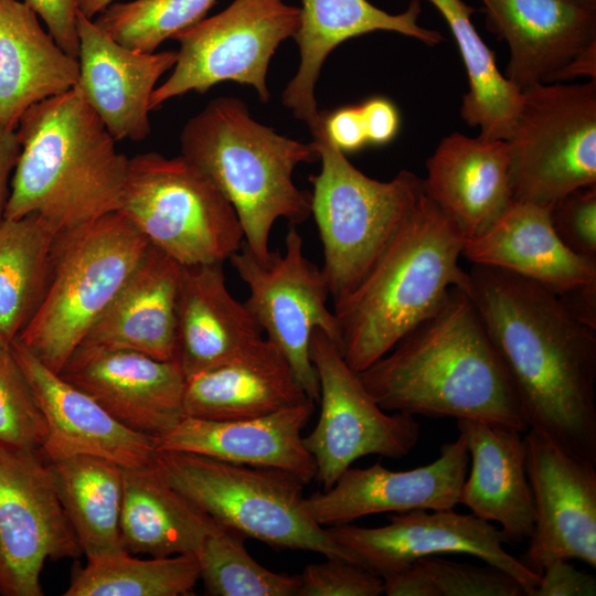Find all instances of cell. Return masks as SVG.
Returning a JSON list of instances; mask_svg holds the SVG:
<instances>
[{
  "label": "cell",
  "instance_id": "6da1fadb",
  "mask_svg": "<svg viewBox=\"0 0 596 596\" xmlns=\"http://www.w3.org/2000/svg\"><path fill=\"white\" fill-rule=\"evenodd\" d=\"M470 291L519 394L529 429L596 462V329L550 288L472 265Z\"/></svg>",
  "mask_w": 596,
  "mask_h": 596
},
{
  "label": "cell",
  "instance_id": "7a4b0ae2",
  "mask_svg": "<svg viewBox=\"0 0 596 596\" xmlns=\"http://www.w3.org/2000/svg\"><path fill=\"white\" fill-rule=\"evenodd\" d=\"M358 375L390 413L529 429L517 389L472 298L457 287Z\"/></svg>",
  "mask_w": 596,
  "mask_h": 596
},
{
  "label": "cell",
  "instance_id": "3957f363",
  "mask_svg": "<svg viewBox=\"0 0 596 596\" xmlns=\"http://www.w3.org/2000/svg\"><path fill=\"white\" fill-rule=\"evenodd\" d=\"M3 220L38 214L55 234L120 210L129 158L78 89L31 106Z\"/></svg>",
  "mask_w": 596,
  "mask_h": 596
},
{
  "label": "cell",
  "instance_id": "277c9868",
  "mask_svg": "<svg viewBox=\"0 0 596 596\" xmlns=\"http://www.w3.org/2000/svg\"><path fill=\"white\" fill-rule=\"evenodd\" d=\"M465 240L423 192L360 284L333 304L339 349L353 371L385 355L451 288L469 294L470 275L459 264Z\"/></svg>",
  "mask_w": 596,
  "mask_h": 596
},
{
  "label": "cell",
  "instance_id": "5b68a950",
  "mask_svg": "<svg viewBox=\"0 0 596 596\" xmlns=\"http://www.w3.org/2000/svg\"><path fill=\"white\" fill-rule=\"evenodd\" d=\"M180 146L181 156L231 203L244 244L259 260L272 252L277 220L298 225L311 216L310 194L296 187L292 173L298 164L319 160L316 147L257 123L241 99H212L183 126Z\"/></svg>",
  "mask_w": 596,
  "mask_h": 596
},
{
  "label": "cell",
  "instance_id": "8992f818",
  "mask_svg": "<svg viewBox=\"0 0 596 596\" xmlns=\"http://www.w3.org/2000/svg\"><path fill=\"white\" fill-rule=\"evenodd\" d=\"M148 246L120 211L57 233L45 294L17 340L60 373Z\"/></svg>",
  "mask_w": 596,
  "mask_h": 596
},
{
  "label": "cell",
  "instance_id": "52a82bcc",
  "mask_svg": "<svg viewBox=\"0 0 596 596\" xmlns=\"http://www.w3.org/2000/svg\"><path fill=\"white\" fill-rule=\"evenodd\" d=\"M321 168L310 175V212L322 244L321 272L333 304L363 279L424 192L408 170L389 181L356 169L328 139L322 119L310 129Z\"/></svg>",
  "mask_w": 596,
  "mask_h": 596
},
{
  "label": "cell",
  "instance_id": "ba28073f",
  "mask_svg": "<svg viewBox=\"0 0 596 596\" xmlns=\"http://www.w3.org/2000/svg\"><path fill=\"white\" fill-rule=\"evenodd\" d=\"M152 467L216 523L245 539L347 558L306 512V485L289 472L168 450L156 453Z\"/></svg>",
  "mask_w": 596,
  "mask_h": 596
},
{
  "label": "cell",
  "instance_id": "9c48e42d",
  "mask_svg": "<svg viewBox=\"0 0 596 596\" xmlns=\"http://www.w3.org/2000/svg\"><path fill=\"white\" fill-rule=\"evenodd\" d=\"M119 211L149 244L182 266L223 264L244 243L231 203L181 155L129 158Z\"/></svg>",
  "mask_w": 596,
  "mask_h": 596
},
{
  "label": "cell",
  "instance_id": "30bf717a",
  "mask_svg": "<svg viewBox=\"0 0 596 596\" xmlns=\"http://www.w3.org/2000/svg\"><path fill=\"white\" fill-rule=\"evenodd\" d=\"M505 141L515 201L552 207L596 185V79L523 89Z\"/></svg>",
  "mask_w": 596,
  "mask_h": 596
},
{
  "label": "cell",
  "instance_id": "8fae6325",
  "mask_svg": "<svg viewBox=\"0 0 596 596\" xmlns=\"http://www.w3.org/2000/svg\"><path fill=\"white\" fill-rule=\"evenodd\" d=\"M299 15V8L283 0H233L181 31L173 38L180 44L173 71L155 88L150 110L190 91L204 94L224 81L254 87L266 103L269 61L279 44L295 35Z\"/></svg>",
  "mask_w": 596,
  "mask_h": 596
},
{
  "label": "cell",
  "instance_id": "7c38bea8",
  "mask_svg": "<svg viewBox=\"0 0 596 596\" xmlns=\"http://www.w3.org/2000/svg\"><path fill=\"white\" fill-rule=\"evenodd\" d=\"M289 225L284 252L272 251L262 262L243 243L230 262L248 288L244 304L265 338L284 354L307 396L318 403L310 340L319 329L339 347V328L327 304L330 294L321 268L305 256L297 225Z\"/></svg>",
  "mask_w": 596,
  "mask_h": 596
},
{
  "label": "cell",
  "instance_id": "4fadbf2b",
  "mask_svg": "<svg viewBox=\"0 0 596 596\" xmlns=\"http://www.w3.org/2000/svg\"><path fill=\"white\" fill-rule=\"evenodd\" d=\"M310 359L319 380L320 414L304 443L323 490L363 456L400 459L411 453L419 438L415 417L381 408L322 330L311 337Z\"/></svg>",
  "mask_w": 596,
  "mask_h": 596
},
{
  "label": "cell",
  "instance_id": "5bb4252c",
  "mask_svg": "<svg viewBox=\"0 0 596 596\" xmlns=\"http://www.w3.org/2000/svg\"><path fill=\"white\" fill-rule=\"evenodd\" d=\"M83 551L41 450L0 446V594L42 596L46 560Z\"/></svg>",
  "mask_w": 596,
  "mask_h": 596
},
{
  "label": "cell",
  "instance_id": "9a60e30c",
  "mask_svg": "<svg viewBox=\"0 0 596 596\" xmlns=\"http://www.w3.org/2000/svg\"><path fill=\"white\" fill-rule=\"evenodd\" d=\"M387 519L389 524L376 528L345 523L324 529L347 560L382 578L427 556L468 554L511 575L526 596H534L540 575L504 549L508 541L492 522L454 509H416Z\"/></svg>",
  "mask_w": 596,
  "mask_h": 596
},
{
  "label": "cell",
  "instance_id": "2e32d148",
  "mask_svg": "<svg viewBox=\"0 0 596 596\" xmlns=\"http://www.w3.org/2000/svg\"><path fill=\"white\" fill-rule=\"evenodd\" d=\"M534 530L522 563L541 574L555 558L596 567V462L570 454L532 429L523 436Z\"/></svg>",
  "mask_w": 596,
  "mask_h": 596
},
{
  "label": "cell",
  "instance_id": "e0dca14e",
  "mask_svg": "<svg viewBox=\"0 0 596 596\" xmlns=\"http://www.w3.org/2000/svg\"><path fill=\"white\" fill-rule=\"evenodd\" d=\"M58 374L143 435L158 438L185 416V375L177 361L82 343Z\"/></svg>",
  "mask_w": 596,
  "mask_h": 596
},
{
  "label": "cell",
  "instance_id": "ac0fdd59",
  "mask_svg": "<svg viewBox=\"0 0 596 596\" xmlns=\"http://www.w3.org/2000/svg\"><path fill=\"white\" fill-rule=\"evenodd\" d=\"M468 465L466 440L459 433L425 466L401 471L390 470L381 461L366 468L350 467L330 489L305 497L304 508L323 528L372 514L454 509Z\"/></svg>",
  "mask_w": 596,
  "mask_h": 596
},
{
  "label": "cell",
  "instance_id": "d6986e66",
  "mask_svg": "<svg viewBox=\"0 0 596 596\" xmlns=\"http://www.w3.org/2000/svg\"><path fill=\"white\" fill-rule=\"evenodd\" d=\"M489 31L505 41V77L521 91L563 82L596 49V8L577 0H479Z\"/></svg>",
  "mask_w": 596,
  "mask_h": 596
},
{
  "label": "cell",
  "instance_id": "ffe728a7",
  "mask_svg": "<svg viewBox=\"0 0 596 596\" xmlns=\"http://www.w3.org/2000/svg\"><path fill=\"white\" fill-rule=\"evenodd\" d=\"M10 349L43 413L47 434L41 453L49 461L92 455L124 469L152 465L157 453L155 437L118 423L93 397L49 369L17 339Z\"/></svg>",
  "mask_w": 596,
  "mask_h": 596
},
{
  "label": "cell",
  "instance_id": "44dd1931",
  "mask_svg": "<svg viewBox=\"0 0 596 596\" xmlns=\"http://www.w3.org/2000/svg\"><path fill=\"white\" fill-rule=\"evenodd\" d=\"M75 87L118 141H141L150 134L149 104L159 78L173 68L177 52L145 53L128 49L81 11Z\"/></svg>",
  "mask_w": 596,
  "mask_h": 596
},
{
  "label": "cell",
  "instance_id": "7402d4cb",
  "mask_svg": "<svg viewBox=\"0 0 596 596\" xmlns=\"http://www.w3.org/2000/svg\"><path fill=\"white\" fill-rule=\"evenodd\" d=\"M307 400L268 415L212 421L184 416L173 428L156 438L157 451H183L223 461L284 470L306 486L316 478L313 457L304 443L302 430L315 412Z\"/></svg>",
  "mask_w": 596,
  "mask_h": 596
},
{
  "label": "cell",
  "instance_id": "603a6c76",
  "mask_svg": "<svg viewBox=\"0 0 596 596\" xmlns=\"http://www.w3.org/2000/svg\"><path fill=\"white\" fill-rule=\"evenodd\" d=\"M426 169L425 194L466 240L486 231L513 200L505 140L454 132L440 140Z\"/></svg>",
  "mask_w": 596,
  "mask_h": 596
},
{
  "label": "cell",
  "instance_id": "cb8c5ba5",
  "mask_svg": "<svg viewBox=\"0 0 596 596\" xmlns=\"http://www.w3.org/2000/svg\"><path fill=\"white\" fill-rule=\"evenodd\" d=\"M301 1L299 25L294 35L300 63L281 99L309 129L322 118L315 96L321 66L340 43L375 31L400 33L430 46L444 40L438 31L418 24L421 0H412L407 9L397 14L381 10L368 0Z\"/></svg>",
  "mask_w": 596,
  "mask_h": 596
},
{
  "label": "cell",
  "instance_id": "d4e9b609",
  "mask_svg": "<svg viewBox=\"0 0 596 596\" xmlns=\"http://www.w3.org/2000/svg\"><path fill=\"white\" fill-rule=\"evenodd\" d=\"M551 207L512 200L481 234L465 240L472 265L504 269L556 294L596 281V258L579 256L556 235Z\"/></svg>",
  "mask_w": 596,
  "mask_h": 596
},
{
  "label": "cell",
  "instance_id": "484cf974",
  "mask_svg": "<svg viewBox=\"0 0 596 596\" xmlns=\"http://www.w3.org/2000/svg\"><path fill=\"white\" fill-rule=\"evenodd\" d=\"M457 428L471 462L458 504L479 519L496 522L508 543L529 540L534 530V503L523 433L475 419H457Z\"/></svg>",
  "mask_w": 596,
  "mask_h": 596
},
{
  "label": "cell",
  "instance_id": "4316f807",
  "mask_svg": "<svg viewBox=\"0 0 596 596\" xmlns=\"http://www.w3.org/2000/svg\"><path fill=\"white\" fill-rule=\"evenodd\" d=\"M182 265L149 244L82 343L175 361V309Z\"/></svg>",
  "mask_w": 596,
  "mask_h": 596
},
{
  "label": "cell",
  "instance_id": "83f0119b",
  "mask_svg": "<svg viewBox=\"0 0 596 596\" xmlns=\"http://www.w3.org/2000/svg\"><path fill=\"white\" fill-rule=\"evenodd\" d=\"M177 356L185 377L217 366L264 338L230 292L223 264L182 266L175 309Z\"/></svg>",
  "mask_w": 596,
  "mask_h": 596
},
{
  "label": "cell",
  "instance_id": "f1b7e54d",
  "mask_svg": "<svg viewBox=\"0 0 596 596\" xmlns=\"http://www.w3.org/2000/svg\"><path fill=\"white\" fill-rule=\"evenodd\" d=\"M307 400L284 354L264 337L231 360L187 376L183 407L185 416L235 421Z\"/></svg>",
  "mask_w": 596,
  "mask_h": 596
},
{
  "label": "cell",
  "instance_id": "f546056e",
  "mask_svg": "<svg viewBox=\"0 0 596 596\" xmlns=\"http://www.w3.org/2000/svg\"><path fill=\"white\" fill-rule=\"evenodd\" d=\"M77 58L64 52L23 1L0 0V123L17 129L33 105L73 88Z\"/></svg>",
  "mask_w": 596,
  "mask_h": 596
},
{
  "label": "cell",
  "instance_id": "4dcf8cb0",
  "mask_svg": "<svg viewBox=\"0 0 596 596\" xmlns=\"http://www.w3.org/2000/svg\"><path fill=\"white\" fill-rule=\"evenodd\" d=\"M217 523L168 485L152 465L123 468L120 539L130 554H196Z\"/></svg>",
  "mask_w": 596,
  "mask_h": 596
},
{
  "label": "cell",
  "instance_id": "1f68e13d",
  "mask_svg": "<svg viewBox=\"0 0 596 596\" xmlns=\"http://www.w3.org/2000/svg\"><path fill=\"white\" fill-rule=\"evenodd\" d=\"M60 501L87 560L125 550L120 539L123 468L73 455L50 461Z\"/></svg>",
  "mask_w": 596,
  "mask_h": 596
},
{
  "label": "cell",
  "instance_id": "d6a6232c",
  "mask_svg": "<svg viewBox=\"0 0 596 596\" xmlns=\"http://www.w3.org/2000/svg\"><path fill=\"white\" fill-rule=\"evenodd\" d=\"M446 21L462 58L468 91L462 97L460 116L480 129L483 139L505 140L518 115L522 91L503 75L494 52L476 30L475 9L464 0H427Z\"/></svg>",
  "mask_w": 596,
  "mask_h": 596
},
{
  "label": "cell",
  "instance_id": "836d02e7",
  "mask_svg": "<svg viewBox=\"0 0 596 596\" xmlns=\"http://www.w3.org/2000/svg\"><path fill=\"white\" fill-rule=\"evenodd\" d=\"M54 231L38 214L0 224V345L10 347L46 290Z\"/></svg>",
  "mask_w": 596,
  "mask_h": 596
},
{
  "label": "cell",
  "instance_id": "e575fe53",
  "mask_svg": "<svg viewBox=\"0 0 596 596\" xmlns=\"http://www.w3.org/2000/svg\"><path fill=\"white\" fill-rule=\"evenodd\" d=\"M200 579L195 554L139 558L126 550L87 560L64 596H183Z\"/></svg>",
  "mask_w": 596,
  "mask_h": 596
},
{
  "label": "cell",
  "instance_id": "d590c367",
  "mask_svg": "<svg viewBox=\"0 0 596 596\" xmlns=\"http://www.w3.org/2000/svg\"><path fill=\"white\" fill-rule=\"evenodd\" d=\"M241 534L217 523L195 554L212 596H297L298 575L273 572L246 550Z\"/></svg>",
  "mask_w": 596,
  "mask_h": 596
},
{
  "label": "cell",
  "instance_id": "8d00e7d4",
  "mask_svg": "<svg viewBox=\"0 0 596 596\" xmlns=\"http://www.w3.org/2000/svg\"><path fill=\"white\" fill-rule=\"evenodd\" d=\"M433 555L383 578L387 596H526L505 572Z\"/></svg>",
  "mask_w": 596,
  "mask_h": 596
},
{
  "label": "cell",
  "instance_id": "74e56055",
  "mask_svg": "<svg viewBox=\"0 0 596 596\" xmlns=\"http://www.w3.org/2000/svg\"><path fill=\"white\" fill-rule=\"evenodd\" d=\"M216 0H132L111 3L94 21L117 43L145 53L205 18Z\"/></svg>",
  "mask_w": 596,
  "mask_h": 596
},
{
  "label": "cell",
  "instance_id": "f35d334b",
  "mask_svg": "<svg viewBox=\"0 0 596 596\" xmlns=\"http://www.w3.org/2000/svg\"><path fill=\"white\" fill-rule=\"evenodd\" d=\"M46 434L32 387L10 347L0 345V446L41 450Z\"/></svg>",
  "mask_w": 596,
  "mask_h": 596
},
{
  "label": "cell",
  "instance_id": "ab89813d",
  "mask_svg": "<svg viewBox=\"0 0 596 596\" xmlns=\"http://www.w3.org/2000/svg\"><path fill=\"white\" fill-rule=\"evenodd\" d=\"M383 578L362 565L342 557L307 565L298 574L297 596H380Z\"/></svg>",
  "mask_w": 596,
  "mask_h": 596
},
{
  "label": "cell",
  "instance_id": "60d3db41",
  "mask_svg": "<svg viewBox=\"0 0 596 596\" xmlns=\"http://www.w3.org/2000/svg\"><path fill=\"white\" fill-rule=\"evenodd\" d=\"M552 226L573 253L596 258V185L575 190L550 210Z\"/></svg>",
  "mask_w": 596,
  "mask_h": 596
},
{
  "label": "cell",
  "instance_id": "b9f144b4",
  "mask_svg": "<svg viewBox=\"0 0 596 596\" xmlns=\"http://www.w3.org/2000/svg\"><path fill=\"white\" fill-rule=\"evenodd\" d=\"M81 0H23L47 26L57 45L68 55L77 58L79 40L77 14Z\"/></svg>",
  "mask_w": 596,
  "mask_h": 596
},
{
  "label": "cell",
  "instance_id": "7bdbcfd3",
  "mask_svg": "<svg viewBox=\"0 0 596 596\" xmlns=\"http://www.w3.org/2000/svg\"><path fill=\"white\" fill-rule=\"evenodd\" d=\"M595 594V576L578 570L565 558H555L543 567L534 590V596H594Z\"/></svg>",
  "mask_w": 596,
  "mask_h": 596
},
{
  "label": "cell",
  "instance_id": "ee69618b",
  "mask_svg": "<svg viewBox=\"0 0 596 596\" xmlns=\"http://www.w3.org/2000/svg\"><path fill=\"white\" fill-rule=\"evenodd\" d=\"M322 125L330 142L342 152L356 151L368 145L360 105L322 115Z\"/></svg>",
  "mask_w": 596,
  "mask_h": 596
},
{
  "label": "cell",
  "instance_id": "f6af8a7d",
  "mask_svg": "<svg viewBox=\"0 0 596 596\" xmlns=\"http://www.w3.org/2000/svg\"><path fill=\"white\" fill-rule=\"evenodd\" d=\"M368 143L383 146L392 141L400 129L396 106L383 97H373L360 105Z\"/></svg>",
  "mask_w": 596,
  "mask_h": 596
},
{
  "label": "cell",
  "instance_id": "bcb514c9",
  "mask_svg": "<svg viewBox=\"0 0 596 596\" xmlns=\"http://www.w3.org/2000/svg\"><path fill=\"white\" fill-rule=\"evenodd\" d=\"M21 153V143L15 129L0 123V224L9 198L8 180Z\"/></svg>",
  "mask_w": 596,
  "mask_h": 596
},
{
  "label": "cell",
  "instance_id": "7dc6e473",
  "mask_svg": "<svg viewBox=\"0 0 596 596\" xmlns=\"http://www.w3.org/2000/svg\"><path fill=\"white\" fill-rule=\"evenodd\" d=\"M557 295L573 316L596 329V281Z\"/></svg>",
  "mask_w": 596,
  "mask_h": 596
},
{
  "label": "cell",
  "instance_id": "c3c4849f",
  "mask_svg": "<svg viewBox=\"0 0 596 596\" xmlns=\"http://www.w3.org/2000/svg\"><path fill=\"white\" fill-rule=\"evenodd\" d=\"M113 1L114 0H81L79 11L87 18L92 19L94 15L100 13L109 4H111Z\"/></svg>",
  "mask_w": 596,
  "mask_h": 596
},
{
  "label": "cell",
  "instance_id": "681fc988",
  "mask_svg": "<svg viewBox=\"0 0 596 596\" xmlns=\"http://www.w3.org/2000/svg\"><path fill=\"white\" fill-rule=\"evenodd\" d=\"M582 3L596 8V0H577Z\"/></svg>",
  "mask_w": 596,
  "mask_h": 596
}]
</instances>
